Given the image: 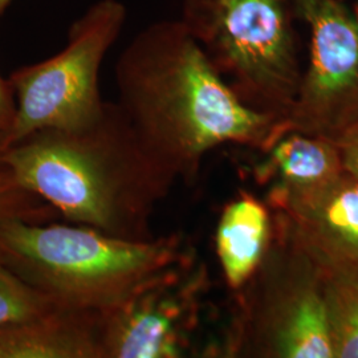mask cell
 <instances>
[{
    "label": "cell",
    "instance_id": "cell-15",
    "mask_svg": "<svg viewBox=\"0 0 358 358\" xmlns=\"http://www.w3.org/2000/svg\"><path fill=\"white\" fill-rule=\"evenodd\" d=\"M60 214L38 194L28 190L7 167L0 171V222L22 219L32 223L56 220Z\"/></svg>",
    "mask_w": 358,
    "mask_h": 358
},
{
    "label": "cell",
    "instance_id": "cell-8",
    "mask_svg": "<svg viewBox=\"0 0 358 358\" xmlns=\"http://www.w3.org/2000/svg\"><path fill=\"white\" fill-rule=\"evenodd\" d=\"M210 275L195 257L97 316L100 358H180L199 327Z\"/></svg>",
    "mask_w": 358,
    "mask_h": 358
},
{
    "label": "cell",
    "instance_id": "cell-1",
    "mask_svg": "<svg viewBox=\"0 0 358 358\" xmlns=\"http://www.w3.org/2000/svg\"><path fill=\"white\" fill-rule=\"evenodd\" d=\"M115 75L118 105L177 180L192 183L206 154L220 145L267 153L287 134L284 120L236 96L180 19L142 29L120 55Z\"/></svg>",
    "mask_w": 358,
    "mask_h": 358
},
{
    "label": "cell",
    "instance_id": "cell-19",
    "mask_svg": "<svg viewBox=\"0 0 358 358\" xmlns=\"http://www.w3.org/2000/svg\"><path fill=\"white\" fill-rule=\"evenodd\" d=\"M7 166H6V164H4V161H3V157H1V154H0V171H3V170H6Z\"/></svg>",
    "mask_w": 358,
    "mask_h": 358
},
{
    "label": "cell",
    "instance_id": "cell-4",
    "mask_svg": "<svg viewBox=\"0 0 358 358\" xmlns=\"http://www.w3.org/2000/svg\"><path fill=\"white\" fill-rule=\"evenodd\" d=\"M180 20L245 105L285 121L304 71L296 0H183Z\"/></svg>",
    "mask_w": 358,
    "mask_h": 358
},
{
    "label": "cell",
    "instance_id": "cell-2",
    "mask_svg": "<svg viewBox=\"0 0 358 358\" xmlns=\"http://www.w3.org/2000/svg\"><path fill=\"white\" fill-rule=\"evenodd\" d=\"M16 179L66 222L120 238H154L157 205L177 178L143 145L118 103L77 130L45 129L3 153Z\"/></svg>",
    "mask_w": 358,
    "mask_h": 358
},
{
    "label": "cell",
    "instance_id": "cell-7",
    "mask_svg": "<svg viewBox=\"0 0 358 358\" xmlns=\"http://www.w3.org/2000/svg\"><path fill=\"white\" fill-rule=\"evenodd\" d=\"M296 6L310 43L285 130L334 141L358 124V10L345 0H296Z\"/></svg>",
    "mask_w": 358,
    "mask_h": 358
},
{
    "label": "cell",
    "instance_id": "cell-5",
    "mask_svg": "<svg viewBox=\"0 0 358 358\" xmlns=\"http://www.w3.org/2000/svg\"><path fill=\"white\" fill-rule=\"evenodd\" d=\"M322 287L324 271L272 222L266 255L235 291L223 356L334 358Z\"/></svg>",
    "mask_w": 358,
    "mask_h": 358
},
{
    "label": "cell",
    "instance_id": "cell-3",
    "mask_svg": "<svg viewBox=\"0 0 358 358\" xmlns=\"http://www.w3.org/2000/svg\"><path fill=\"white\" fill-rule=\"evenodd\" d=\"M0 252L62 309L100 315L194 257L179 234L127 239L76 223L0 222Z\"/></svg>",
    "mask_w": 358,
    "mask_h": 358
},
{
    "label": "cell",
    "instance_id": "cell-13",
    "mask_svg": "<svg viewBox=\"0 0 358 358\" xmlns=\"http://www.w3.org/2000/svg\"><path fill=\"white\" fill-rule=\"evenodd\" d=\"M322 289L334 358H358V267L324 271Z\"/></svg>",
    "mask_w": 358,
    "mask_h": 358
},
{
    "label": "cell",
    "instance_id": "cell-9",
    "mask_svg": "<svg viewBox=\"0 0 358 358\" xmlns=\"http://www.w3.org/2000/svg\"><path fill=\"white\" fill-rule=\"evenodd\" d=\"M271 214L273 226L322 271L357 268V177L345 171L306 202Z\"/></svg>",
    "mask_w": 358,
    "mask_h": 358
},
{
    "label": "cell",
    "instance_id": "cell-14",
    "mask_svg": "<svg viewBox=\"0 0 358 358\" xmlns=\"http://www.w3.org/2000/svg\"><path fill=\"white\" fill-rule=\"evenodd\" d=\"M62 308L13 271L0 252V324L31 320Z\"/></svg>",
    "mask_w": 358,
    "mask_h": 358
},
{
    "label": "cell",
    "instance_id": "cell-6",
    "mask_svg": "<svg viewBox=\"0 0 358 358\" xmlns=\"http://www.w3.org/2000/svg\"><path fill=\"white\" fill-rule=\"evenodd\" d=\"M127 15L120 0H99L72 23L63 51L13 71L16 113L6 149L40 130L87 128L101 117L99 73Z\"/></svg>",
    "mask_w": 358,
    "mask_h": 358
},
{
    "label": "cell",
    "instance_id": "cell-16",
    "mask_svg": "<svg viewBox=\"0 0 358 358\" xmlns=\"http://www.w3.org/2000/svg\"><path fill=\"white\" fill-rule=\"evenodd\" d=\"M16 113V100L8 78L0 75V154L7 146V140L13 128Z\"/></svg>",
    "mask_w": 358,
    "mask_h": 358
},
{
    "label": "cell",
    "instance_id": "cell-18",
    "mask_svg": "<svg viewBox=\"0 0 358 358\" xmlns=\"http://www.w3.org/2000/svg\"><path fill=\"white\" fill-rule=\"evenodd\" d=\"M10 3H11V0H0V19H1V16L6 13V10H7V7L10 6Z\"/></svg>",
    "mask_w": 358,
    "mask_h": 358
},
{
    "label": "cell",
    "instance_id": "cell-10",
    "mask_svg": "<svg viewBox=\"0 0 358 358\" xmlns=\"http://www.w3.org/2000/svg\"><path fill=\"white\" fill-rule=\"evenodd\" d=\"M255 167L259 185L267 186L272 213L300 205L332 185L345 170L334 142L303 133H288Z\"/></svg>",
    "mask_w": 358,
    "mask_h": 358
},
{
    "label": "cell",
    "instance_id": "cell-11",
    "mask_svg": "<svg viewBox=\"0 0 358 358\" xmlns=\"http://www.w3.org/2000/svg\"><path fill=\"white\" fill-rule=\"evenodd\" d=\"M97 316L57 309L0 324V358H100Z\"/></svg>",
    "mask_w": 358,
    "mask_h": 358
},
{
    "label": "cell",
    "instance_id": "cell-12",
    "mask_svg": "<svg viewBox=\"0 0 358 358\" xmlns=\"http://www.w3.org/2000/svg\"><path fill=\"white\" fill-rule=\"evenodd\" d=\"M272 238V214L266 202L241 190L217 223V254L227 285L238 291L262 263Z\"/></svg>",
    "mask_w": 358,
    "mask_h": 358
},
{
    "label": "cell",
    "instance_id": "cell-17",
    "mask_svg": "<svg viewBox=\"0 0 358 358\" xmlns=\"http://www.w3.org/2000/svg\"><path fill=\"white\" fill-rule=\"evenodd\" d=\"M343 166L348 174L358 178V124L334 140Z\"/></svg>",
    "mask_w": 358,
    "mask_h": 358
}]
</instances>
